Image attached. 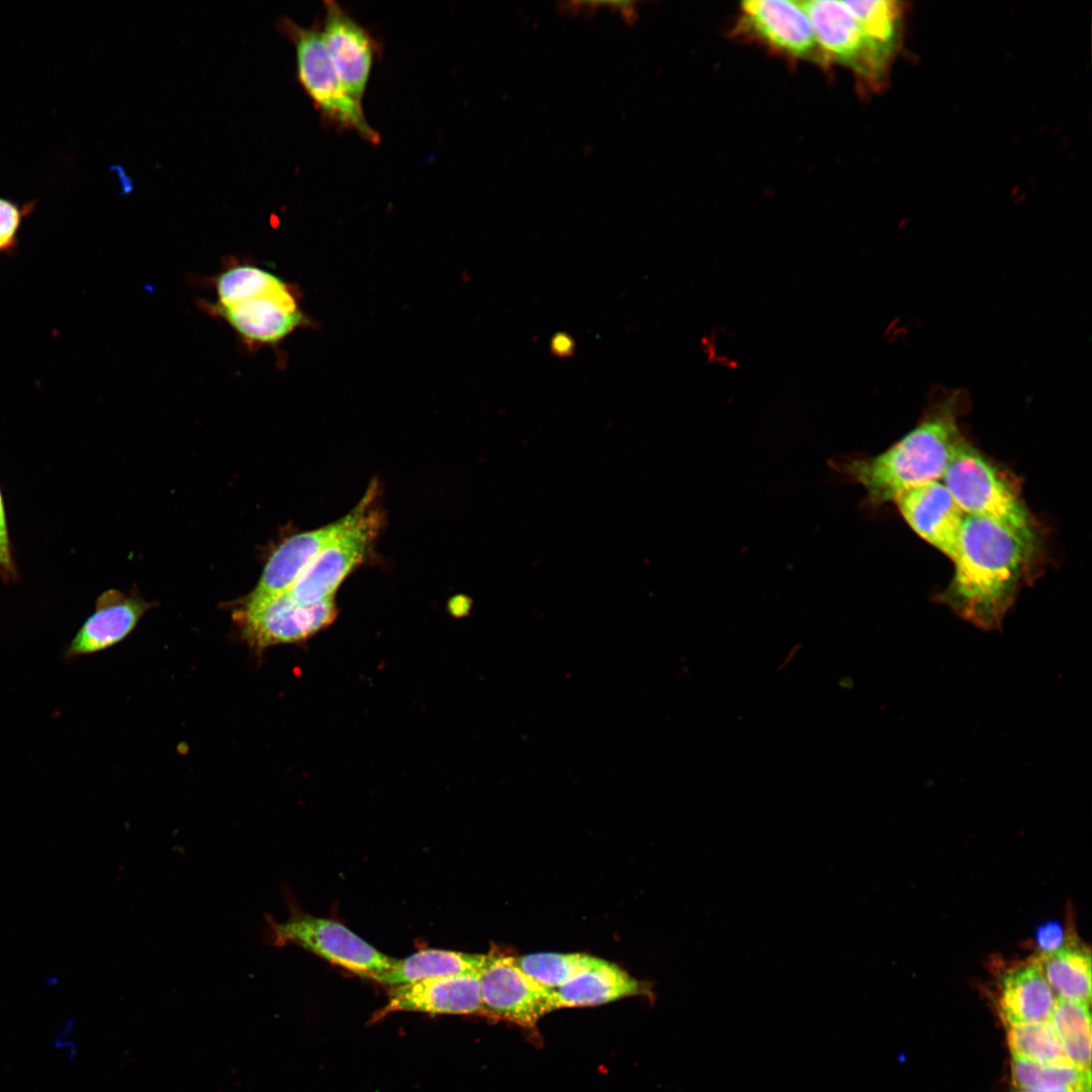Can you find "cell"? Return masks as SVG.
I'll return each instance as SVG.
<instances>
[{"label":"cell","instance_id":"15","mask_svg":"<svg viewBox=\"0 0 1092 1092\" xmlns=\"http://www.w3.org/2000/svg\"><path fill=\"white\" fill-rule=\"evenodd\" d=\"M323 38L346 93L357 103L368 82L373 61L369 34L335 1H325Z\"/></svg>","mask_w":1092,"mask_h":1092},{"label":"cell","instance_id":"19","mask_svg":"<svg viewBox=\"0 0 1092 1092\" xmlns=\"http://www.w3.org/2000/svg\"><path fill=\"white\" fill-rule=\"evenodd\" d=\"M484 959L485 954L424 949L405 959L396 960L394 965L375 981L398 986L427 979L472 974L481 969Z\"/></svg>","mask_w":1092,"mask_h":1092},{"label":"cell","instance_id":"3","mask_svg":"<svg viewBox=\"0 0 1092 1092\" xmlns=\"http://www.w3.org/2000/svg\"><path fill=\"white\" fill-rule=\"evenodd\" d=\"M941 479L966 515L991 521L1039 546V526L1022 498L1018 482L965 438Z\"/></svg>","mask_w":1092,"mask_h":1092},{"label":"cell","instance_id":"30","mask_svg":"<svg viewBox=\"0 0 1092 1092\" xmlns=\"http://www.w3.org/2000/svg\"><path fill=\"white\" fill-rule=\"evenodd\" d=\"M1013 1092H1074L1068 1088H1055V1089H1017Z\"/></svg>","mask_w":1092,"mask_h":1092},{"label":"cell","instance_id":"2","mask_svg":"<svg viewBox=\"0 0 1092 1092\" xmlns=\"http://www.w3.org/2000/svg\"><path fill=\"white\" fill-rule=\"evenodd\" d=\"M962 391L930 404L918 424L886 451L840 461L837 470L861 485L871 506L893 503L902 491L942 478L964 439L959 421L967 407Z\"/></svg>","mask_w":1092,"mask_h":1092},{"label":"cell","instance_id":"28","mask_svg":"<svg viewBox=\"0 0 1092 1092\" xmlns=\"http://www.w3.org/2000/svg\"><path fill=\"white\" fill-rule=\"evenodd\" d=\"M551 348L558 356H565L573 350V342L566 335L558 334L552 339Z\"/></svg>","mask_w":1092,"mask_h":1092},{"label":"cell","instance_id":"11","mask_svg":"<svg viewBox=\"0 0 1092 1092\" xmlns=\"http://www.w3.org/2000/svg\"><path fill=\"white\" fill-rule=\"evenodd\" d=\"M740 26L780 53L802 60L824 61L801 1L749 0L741 3Z\"/></svg>","mask_w":1092,"mask_h":1092},{"label":"cell","instance_id":"26","mask_svg":"<svg viewBox=\"0 0 1092 1092\" xmlns=\"http://www.w3.org/2000/svg\"><path fill=\"white\" fill-rule=\"evenodd\" d=\"M35 202L18 204L0 197V254L12 250L22 219L34 208Z\"/></svg>","mask_w":1092,"mask_h":1092},{"label":"cell","instance_id":"7","mask_svg":"<svg viewBox=\"0 0 1092 1092\" xmlns=\"http://www.w3.org/2000/svg\"><path fill=\"white\" fill-rule=\"evenodd\" d=\"M279 24L295 44L299 81L317 107L337 122L354 128L366 141L378 143L379 135L368 124L361 104L344 90L323 34L285 17Z\"/></svg>","mask_w":1092,"mask_h":1092},{"label":"cell","instance_id":"17","mask_svg":"<svg viewBox=\"0 0 1092 1092\" xmlns=\"http://www.w3.org/2000/svg\"><path fill=\"white\" fill-rule=\"evenodd\" d=\"M640 983L608 961L594 962L563 985L550 990L551 1010L595 1006L638 995Z\"/></svg>","mask_w":1092,"mask_h":1092},{"label":"cell","instance_id":"24","mask_svg":"<svg viewBox=\"0 0 1092 1092\" xmlns=\"http://www.w3.org/2000/svg\"><path fill=\"white\" fill-rule=\"evenodd\" d=\"M513 964L536 984L555 989L588 967L595 960L582 953L540 952L511 956Z\"/></svg>","mask_w":1092,"mask_h":1092},{"label":"cell","instance_id":"23","mask_svg":"<svg viewBox=\"0 0 1092 1092\" xmlns=\"http://www.w3.org/2000/svg\"><path fill=\"white\" fill-rule=\"evenodd\" d=\"M1007 1037L1013 1057L1044 1065H1072L1051 1021L1008 1024Z\"/></svg>","mask_w":1092,"mask_h":1092},{"label":"cell","instance_id":"29","mask_svg":"<svg viewBox=\"0 0 1092 1092\" xmlns=\"http://www.w3.org/2000/svg\"><path fill=\"white\" fill-rule=\"evenodd\" d=\"M0 549L6 553H9L7 529L5 522V515L3 509V503L0 494Z\"/></svg>","mask_w":1092,"mask_h":1092},{"label":"cell","instance_id":"16","mask_svg":"<svg viewBox=\"0 0 1092 1092\" xmlns=\"http://www.w3.org/2000/svg\"><path fill=\"white\" fill-rule=\"evenodd\" d=\"M151 606L116 589L104 592L97 599L94 613L68 645L65 658L74 659L92 654L120 642L133 630Z\"/></svg>","mask_w":1092,"mask_h":1092},{"label":"cell","instance_id":"14","mask_svg":"<svg viewBox=\"0 0 1092 1092\" xmlns=\"http://www.w3.org/2000/svg\"><path fill=\"white\" fill-rule=\"evenodd\" d=\"M478 972L421 980L394 986L387 1003L376 1013L380 1019L392 1012L483 1015Z\"/></svg>","mask_w":1092,"mask_h":1092},{"label":"cell","instance_id":"12","mask_svg":"<svg viewBox=\"0 0 1092 1092\" xmlns=\"http://www.w3.org/2000/svg\"><path fill=\"white\" fill-rule=\"evenodd\" d=\"M909 527L951 561L959 553L966 514L939 480L899 493L893 500Z\"/></svg>","mask_w":1092,"mask_h":1092},{"label":"cell","instance_id":"9","mask_svg":"<svg viewBox=\"0 0 1092 1092\" xmlns=\"http://www.w3.org/2000/svg\"><path fill=\"white\" fill-rule=\"evenodd\" d=\"M479 982L483 1016L533 1028L552 1012L550 990L520 971L511 956L485 954Z\"/></svg>","mask_w":1092,"mask_h":1092},{"label":"cell","instance_id":"18","mask_svg":"<svg viewBox=\"0 0 1092 1092\" xmlns=\"http://www.w3.org/2000/svg\"><path fill=\"white\" fill-rule=\"evenodd\" d=\"M1056 1001L1036 959L1002 978L999 1007L1007 1024L1049 1022Z\"/></svg>","mask_w":1092,"mask_h":1092},{"label":"cell","instance_id":"31","mask_svg":"<svg viewBox=\"0 0 1092 1092\" xmlns=\"http://www.w3.org/2000/svg\"><path fill=\"white\" fill-rule=\"evenodd\" d=\"M10 561L9 553H6L0 549V565L7 566Z\"/></svg>","mask_w":1092,"mask_h":1092},{"label":"cell","instance_id":"6","mask_svg":"<svg viewBox=\"0 0 1092 1092\" xmlns=\"http://www.w3.org/2000/svg\"><path fill=\"white\" fill-rule=\"evenodd\" d=\"M376 486L371 485L361 500L355 521L330 542L308 564L288 592L303 604L330 598L359 564L370 549L380 528L381 517L375 506Z\"/></svg>","mask_w":1092,"mask_h":1092},{"label":"cell","instance_id":"25","mask_svg":"<svg viewBox=\"0 0 1092 1092\" xmlns=\"http://www.w3.org/2000/svg\"><path fill=\"white\" fill-rule=\"evenodd\" d=\"M1011 1072L1017 1089L1068 1088L1074 1092L1090 1090V1071L1073 1065H1044L1013 1057Z\"/></svg>","mask_w":1092,"mask_h":1092},{"label":"cell","instance_id":"4","mask_svg":"<svg viewBox=\"0 0 1092 1092\" xmlns=\"http://www.w3.org/2000/svg\"><path fill=\"white\" fill-rule=\"evenodd\" d=\"M824 61L850 68L868 89H881L897 53L869 35L844 1H801Z\"/></svg>","mask_w":1092,"mask_h":1092},{"label":"cell","instance_id":"27","mask_svg":"<svg viewBox=\"0 0 1092 1092\" xmlns=\"http://www.w3.org/2000/svg\"><path fill=\"white\" fill-rule=\"evenodd\" d=\"M1064 928L1059 922L1049 921L1040 925L1035 932V942L1041 954L1054 952L1066 945Z\"/></svg>","mask_w":1092,"mask_h":1092},{"label":"cell","instance_id":"8","mask_svg":"<svg viewBox=\"0 0 1092 1092\" xmlns=\"http://www.w3.org/2000/svg\"><path fill=\"white\" fill-rule=\"evenodd\" d=\"M334 598L303 604L285 593L259 606L236 613L242 636L260 652L273 645L306 640L327 628L337 616Z\"/></svg>","mask_w":1092,"mask_h":1092},{"label":"cell","instance_id":"10","mask_svg":"<svg viewBox=\"0 0 1092 1092\" xmlns=\"http://www.w3.org/2000/svg\"><path fill=\"white\" fill-rule=\"evenodd\" d=\"M251 348L276 346L310 324L299 305V291L288 283L230 307H212Z\"/></svg>","mask_w":1092,"mask_h":1092},{"label":"cell","instance_id":"1","mask_svg":"<svg viewBox=\"0 0 1092 1092\" xmlns=\"http://www.w3.org/2000/svg\"><path fill=\"white\" fill-rule=\"evenodd\" d=\"M1038 550L998 524L966 515L952 578L934 599L977 628L999 631Z\"/></svg>","mask_w":1092,"mask_h":1092},{"label":"cell","instance_id":"5","mask_svg":"<svg viewBox=\"0 0 1092 1092\" xmlns=\"http://www.w3.org/2000/svg\"><path fill=\"white\" fill-rule=\"evenodd\" d=\"M268 941L296 944L357 975L375 980L396 962L363 940L343 924L296 913L284 922H269Z\"/></svg>","mask_w":1092,"mask_h":1092},{"label":"cell","instance_id":"21","mask_svg":"<svg viewBox=\"0 0 1092 1092\" xmlns=\"http://www.w3.org/2000/svg\"><path fill=\"white\" fill-rule=\"evenodd\" d=\"M1051 1023L1066 1057L1081 1070L1090 1071L1091 1034L1089 1005L1057 998Z\"/></svg>","mask_w":1092,"mask_h":1092},{"label":"cell","instance_id":"32","mask_svg":"<svg viewBox=\"0 0 1092 1092\" xmlns=\"http://www.w3.org/2000/svg\"><path fill=\"white\" fill-rule=\"evenodd\" d=\"M1079 1092H1090V1090H1086V1091H1079Z\"/></svg>","mask_w":1092,"mask_h":1092},{"label":"cell","instance_id":"20","mask_svg":"<svg viewBox=\"0 0 1092 1092\" xmlns=\"http://www.w3.org/2000/svg\"><path fill=\"white\" fill-rule=\"evenodd\" d=\"M1044 979L1059 999L1090 1005L1091 954L1084 946L1068 944L1037 959Z\"/></svg>","mask_w":1092,"mask_h":1092},{"label":"cell","instance_id":"22","mask_svg":"<svg viewBox=\"0 0 1092 1092\" xmlns=\"http://www.w3.org/2000/svg\"><path fill=\"white\" fill-rule=\"evenodd\" d=\"M277 275L254 265L235 264L215 278L216 302L212 307H230L283 286Z\"/></svg>","mask_w":1092,"mask_h":1092},{"label":"cell","instance_id":"13","mask_svg":"<svg viewBox=\"0 0 1092 1092\" xmlns=\"http://www.w3.org/2000/svg\"><path fill=\"white\" fill-rule=\"evenodd\" d=\"M359 512L358 504L336 522L284 541L269 558L258 585L244 601L242 609L259 606L288 593L314 557L355 521Z\"/></svg>","mask_w":1092,"mask_h":1092}]
</instances>
